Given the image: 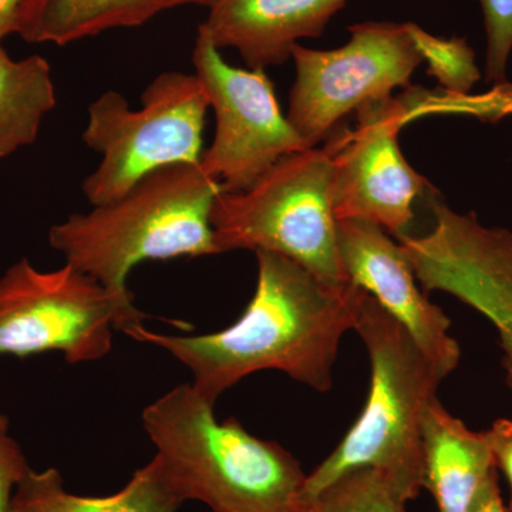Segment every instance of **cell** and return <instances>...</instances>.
<instances>
[{
	"instance_id": "cell-20",
	"label": "cell",
	"mask_w": 512,
	"mask_h": 512,
	"mask_svg": "<svg viewBox=\"0 0 512 512\" xmlns=\"http://www.w3.org/2000/svg\"><path fill=\"white\" fill-rule=\"evenodd\" d=\"M487 32V79L507 83L512 52V0H480Z\"/></svg>"
},
{
	"instance_id": "cell-24",
	"label": "cell",
	"mask_w": 512,
	"mask_h": 512,
	"mask_svg": "<svg viewBox=\"0 0 512 512\" xmlns=\"http://www.w3.org/2000/svg\"><path fill=\"white\" fill-rule=\"evenodd\" d=\"M471 512H508L498 487L497 473H494L484 485Z\"/></svg>"
},
{
	"instance_id": "cell-4",
	"label": "cell",
	"mask_w": 512,
	"mask_h": 512,
	"mask_svg": "<svg viewBox=\"0 0 512 512\" xmlns=\"http://www.w3.org/2000/svg\"><path fill=\"white\" fill-rule=\"evenodd\" d=\"M221 184L200 164H173L141 178L116 201L53 225L49 242L76 266L121 296L144 261L217 254L211 212Z\"/></svg>"
},
{
	"instance_id": "cell-10",
	"label": "cell",
	"mask_w": 512,
	"mask_h": 512,
	"mask_svg": "<svg viewBox=\"0 0 512 512\" xmlns=\"http://www.w3.org/2000/svg\"><path fill=\"white\" fill-rule=\"evenodd\" d=\"M409 94L357 111L355 130L328 138L333 211L338 221H365L400 237L413 220V205L429 181L407 163L400 130L412 121Z\"/></svg>"
},
{
	"instance_id": "cell-23",
	"label": "cell",
	"mask_w": 512,
	"mask_h": 512,
	"mask_svg": "<svg viewBox=\"0 0 512 512\" xmlns=\"http://www.w3.org/2000/svg\"><path fill=\"white\" fill-rule=\"evenodd\" d=\"M28 0H0V43L8 36L19 35Z\"/></svg>"
},
{
	"instance_id": "cell-15",
	"label": "cell",
	"mask_w": 512,
	"mask_h": 512,
	"mask_svg": "<svg viewBox=\"0 0 512 512\" xmlns=\"http://www.w3.org/2000/svg\"><path fill=\"white\" fill-rule=\"evenodd\" d=\"M214 0H28L19 36L64 46L111 29L136 28L165 10Z\"/></svg>"
},
{
	"instance_id": "cell-16",
	"label": "cell",
	"mask_w": 512,
	"mask_h": 512,
	"mask_svg": "<svg viewBox=\"0 0 512 512\" xmlns=\"http://www.w3.org/2000/svg\"><path fill=\"white\" fill-rule=\"evenodd\" d=\"M56 104L49 62L37 55L13 60L0 43V160L32 146Z\"/></svg>"
},
{
	"instance_id": "cell-12",
	"label": "cell",
	"mask_w": 512,
	"mask_h": 512,
	"mask_svg": "<svg viewBox=\"0 0 512 512\" xmlns=\"http://www.w3.org/2000/svg\"><path fill=\"white\" fill-rule=\"evenodd\" d=\"M348 0H214L200 32L218 49L237 50L249 69L279 66L293 47L318 37Z\"/></svg>"
},
{
	"instance_id": "cell-18",
	"label": "cell",
	"mask_w": 512,
	"mask_h": 512,
	"mask_svg": "<svg viewBox=\"0 0 512 512\" xmlns=\"http://www.w3.org/2000/svg\"><path fill=\"white\" fill-rule=\"evenodd\" d=\"M407 29L421 59L429 66L427 73L437 79L441 90L450 94L470 93L481 74L467 40L433 36L412 22H407Z\"/></svg>"
},
{
	"instance_id": "cell-19",
	"label": "cell",
	"mask_w": 512,
	"mask_h": 512,
	"mask_svg": "<svg viewBox=\"0 0 512 512\" xmlns=\"http://www.w3.org/2000/svg\"><path fill=\"white\" fill-rule=\"evenodd\" d=\"M426 114H464L484 121L512 116V84H495L483 94H450L420 89L417 96L416 119Z\"/></svg>"
},
{
	"instance_id": "cell-2",
	"label": "cell",
	"mask_w": 512,
	"mask_h": 512,
	"mask_svg": "<svg viewBox=\"0 0 512 512\" xmlns=\"http://www.w3.org/2000/svg\"><path fill=\"white\" fill-rule=\"evenodd\" d=\"M156 458L183 501L212 512H298L306 474L274 441L252 436L235 419L218 421L214 404L180 384L143 412Z\"/></svg>"
},
{
	"instance_id": "cell-17",
	"label": "cell",
	"mask_w": 512,
	"mask_h": 512,
	"mask_svg": "<svg viewBox=\"0 0 512 512\" xmlns=\"http://www.w3.org/2000/svg\"><path fill=\"white\" fill-rule=\"evenodd\" d=\"M407 501L372 468L350 471L298 512H407Z\"/></svg>"
},
{
	"instance_id": "cell-13",
	"label": "cell",
	"mask_w": 512,
	"mask_h": 512,
	"mask_svg": "<svg viewBox=\"0 0 512 512\" xmlns=\"http://www.w3.org/2000/svg\"><path fill=\"white\" fill-rule=\"evenodd\" d=\"M424 488L439 512H471L484 485L497 473L485 431L468 429L434 400L423 423Z\"/></svg>"
},
{
	"instance_id": "cell-22",
	"label": "cell",
	"mask_w": 512,
	"mask_h": 512,
	"mask_svg": "<svg viewBox=\"0 0 512 512\" xmlns=\"http://www.w3.org/2000/svg\"><path fill=\"white\" fill-rule=\"evenodd\" d=\"M495 466L504 471L511 488V501L508 512H512V420L498 419L490 430L485 431Z\"/></svg>"
},
{
	"instance_id": "cell-3",
	"label": "cell",
	"mask_w": 512,
	"mask_h": 512,
	"mask_svg": "<svg viewBox=\"0 0 512 512\" xmlns=\"http://www.w3.org/2000/svg\"><path fill=\"white\" fill-rule=\"evenodd\" d=\"M355 330L372 369L365 407L339 446L306 476L299 508L359 468L379 471L406 501L424 488V416L447 375L367 293Z\"/></svg>"
},
{
	"instance_id": "cell-1",
	"label": "cell",
	"mask_w": 512,
	"mask_h": 512,
	"mask_svg": "<svg viewBox=\"0 0 512 512\" xmlns=\"http://www.w3.org/2000/svg\"><path fill=\"white\" fill-rule=\"evenodd\" d=\"M255 254V293L234 325L200 336L161 335L143 325L127 332L187 366L192 386L214 406L222 393L261 370H279L329 392L340 342L355 330L366 295L353 282L328 284L286 256Z\"/></svg>"
},
{
	"instance_id": "cell-5",
	"label": "cell",
	"mask_w": 512,
	"mask_h": 512,
	"mask_svg": "<svg viewBox=\"0 0 512 512\" xmlns=\"http://www.w3.org/2000/svg\"><path fill=\"white\" fill-rule=\"evenodd\" d=\"M328 144L289 154L248 190L221 191L211 212L217 254L274 252L328 284L350 282L338 244Z\"/></svg>"
},
{
	"instance_id": "cell-11",
	"label": "cell",
	"mask_w": 512,
	"mask_h": 512,
	"mask_svg": "<svg viewBox=\"0 0 512 512\" xmlns=\"http://www.w3.org/2000/svg\"><path fill=\"white\" fill-rule=\"evenodd\" d=\"M340 261L348 279L393 316L420 349L450 375L460 363V345L450 318L423 292L400 244L365 221H339Z\"/></svg>"
},
{
	"instance_id": "cell-21",
	"label": "cell",
	"mask_w": 512,
	"mask_h": 512,
	"mask_svg": "<svg viewBox=\"0 0 512 512\" xmlns=\"http://www.w3.org/2000/svg\"><path fill=\"white\" fill-rule=\"evenodd\" d=\"M30 471L18 441L9 436V419L0 414V512H10L13 493Z\"/></svg>"
},
{
	"instance_id": "cell-9",
	"label": "cell",
	"mask_w": 512,
	"mask_h": 512,
	"mask_svg": "<svg viewBox=\"0 0 512 512\" xmlns=\"http://www.w3.org/2000/svg\"><path fill=\"white\" fill-rule=\"evenodd\" d=\"M192 63L215 113L214 138L200 165L222 191L248 190L282 158L312 148L282 113L264 69L225 62L200 30Z\"/></svg>"
},
{
	"instance_id": "cell-6",
	"label": "cell",
	"mask_w": 512,
	"mask_h": 512,
	"mask_svg": "<svg viewBox=\"0 0 512 512\" xmlns=\"http://www.w3.org/2000/svg\"><path fill=\"white\" fill-rule=\"evenodd\" d=\"M210 101L197 74L165 72L141 94V109L109 90L87 110L83 141L101 156L82 190L87 201L109 204L141 178L173 164H200Z\"/></svg>"
},
{
	"instance_id": "cell-8",
	"label": "cell",
	"mask_w": 512,
	"mask_h": 512,
	"mask_svg": "<svg viewBox=\"0 0 512 512\" xmlns=\"http://www.w3.org/2000/svg\"><path fill=\"white\" fill-rule=\"evenodd\" d=\"M349 32L339 49L293 47L296 76L286 117L308 147L328 140L353 111L409 89L423 63L407 23L362 22Z\"/></svg>"
},
{
	"instance_id": "cell-14",
	"label": "cell",
	"mask_w": 512,
	"mask_h": 512,
	"mask_svg": "<svg viewBox=\"0 0 512 512\" xmlns=\"http://www.w3.org/2000/svg\"><path fill=\"white\" fill-rule=\"evenodd\" d=\"M183 498L156 457L109 497H83L64 488L56 468L30 470L13 493L10 512H177Z\"/></svg>"
},
{
	"instance_id": "cell-7",
	"label": "cell",
	"mask_w": 512,
	"mask_h": 512,
	"mask_svg": "<svg viewBox=\"0 0 512 512\" xmlns=\"http://www.w3.org/2000/svg\"><path fill=\"white\" fill-rule=\"evenodd\" d=\"M146 318L133 303L72 264L43 272L28 259L0 278V356L60 352L70 365L107 355L114 330L130 332Z\"/></svg>"
}]
</instances>
